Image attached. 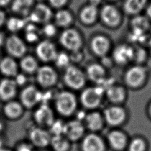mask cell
I'll list each match as a JSON object with an SVG mask.
<instances>
[{"instance_id":"5bb4252c","label":"cell","mask_w":151,"mask_h":151,"mask_svg":"<svg viewBox=\"0 0 151 151\" xmlns=\"http://www.w3.org/2000/svg\"><path fill=\"white\" fill-rule=\"evenodd\" d=\"M28 15L32 23L45 24L49 22L53 13L50 6L44 3H38L34 5Z\"/></svg>"},{"instance_id":"d6986e66","label":"cell","mask_w":151,"mask_h":151,"mask_svg":"<svg viewBox=\"0 0 151 151\" xmlns=\"http://www.w3.org/2000/svg\"><path fill=\"white\" fill-rule=\"evenodd\" d=\"M81 149L82 151H106V144L99 135L92 132L82 138Z\"/></svg>"},{"instance_id":"836d02e7","label":"cell","mask_w":151,"mask_h":151,"mask_svg":"<svg viewBox=\"0 0 151 151\" xmlns=\"http://www.w3.org/2000/svg\"><path fill=\"white\" fill-rule=\"evenodd\" d=\"M146 142L142 137H134L129 141L127 145L128 151H145Z\"/></svg>"},{"instance_id":"8fae6325","label":"cell","mask_w":151,"mask_h":151,"mask_svg":"<svg viewBox=\"0 0 151 151\" xmlns=\"http://www.w3.org/2000/svg\"><path fill=\"white\" fill-rule=\"evenodd\" d=\"M35 122L41 127H50L55 120L54 113L51 107L45 103L38 106L33 114Z\"/></svg>"},{"instance_id":"7dc6e473","label":"cell","mask_w":151,"mask_h":151,"mask_svg":"<svg viewBox=\"0 0 151 151\" xmlns=\"http://www.w3.org/2000/svg\"><path fill=\"white\" fill-rule=\"evenodd\" d=\"M101 1V0H89L88 4L98 7V6L100 4Z\"/></svg>"},{"instance_id":"484cf974","label":"cell","mask_w":151,"mask_h":151,"mask_svg":"<svg viewBox=\"0 0 151 151\" xmlns=\"http://www.w3.org/2000/svg\"><path fill=\"white\" fill-rule=\"evenodd\" d=\"M86 73L87 77L97 84L103 83L106 80V70L101 64L92 63L90 64L87 68Z\"/></svg>"},{"instance_id":"7bdbcfd3","label":"cell","mask_w":151,"mask_h":151,"mask_svg":"<svg viewBox=\"0 0 151 151\" xmlns=\"http://www.w3.org/2000/svg\"><path fill=\"white\" fill-rule=\"evenodd\" d=\"M15 81L16 82V83L17 84V85H21V84H23L25 81V78L24 76H23L21 74H18L15 77Z\"/></svg>"},{"instance_id":"f35d334b","label":"cell","mask_w":151,"mask_h":151,"mask_svg":"<svg viewBox=\"0 0 151 151\" xmlns=\"http://www.w3.org/2000/svg\"><path fill=\"white\" fill-rule=\"evenodd\" d=\"M64 126V123H62L59 122H56L55 120L54 122L52 123V124L50 127L51 129L52 135L63 134Z\"/></svg>"},{"instance_id":"681fc988","label":"cell","mask_w":151,"mask_h":151,"mask_svg":"<svg viewBox=\"0 0 151 151\" xmlns=\"http://www.w3.org/2000/svg\"><path fill=\"white\" fill-rule=\"evenodd\" d=\"M147 111H148V114L149 117L151 119V101L150 102L149 106H148V109H147Z\"/></svg>"},{"instance_id":"9c48e42d","label":"cell","mask_w":151,"mask_h":151,"mask_svg":"<svg viewBox=\"0 0 151 151\" xmlns=\"http://www.w3.org/2000/svg\"><path fill=\"white\" fill-rule=\"evenodd\" d=\"M35 74L38 84L43 88L52 87L57 83V73L50 65H44L39 67Z\"/></svg>"},{"instance_id":"5b68a950","label":"cell","mask_w":151,"mask_h":151,"mask_svg":"<svg viewBox=\"0 0 151 151\" xmlns=\"http://www.w3.org/2000/svg\"><path fill=\"white\" fill-rule=\"evenodd\" d=\"M63 80L64 83L70 88L80 90L86 82V76L77 67L70 65L65 68Z\"/></svg>"},{"instance_id":"6da1fadb","label":"cell","mask_w":151,"mask_h":151,"mask_svg":"<svg viewBox=\"0 0 151 151\" xmlns=\"http://www.w3.org/2000/svg\"><path fill=\"white\" fill-rule=\"evenodd\" d=\"M54 105L56 111L61 116L68 117L72 115L77 107V99L70 91H61L55 97Z\"/></svg>"},{"instance_id":"74e56055","label":"cell","mask_w":151,"mask_h":151,"mask_svg":"<svg viewBox=\"0 0 151 151\" xmlns=\"http://www.w3.org/2000/svg\"><path fill=\"white\" fill-rule=\"evenodd\" d=\"M42 32L43 34L48 37H51L56 34L57 32V28L56 25L54 24L47 22L44 24L42 29Z\"/></svg>"},{"instance_id":"4dcf8cb0","label":"cell","mask_w":151,"mask_h":151,"mask_svg":"<svg viewBox=\"0 0 151 151\" xmlns=\"http://www.w3.org/2000/svg\"><path fill=\"white\" fill-rule=\"evenodd\" d=\"M70 141L63 134L52 135L50 145L54 151H68Z\"/></svg>"},{"instance_id":"603a6c76","label":"cell","mask_w":151,"mask_h":151,"mask_svg":"<svg viewBox=\"0 0 151 151\" xmlns=\"http://www.w3.org/2000/svg\"><path fill=\"white\" fill-rule=\"evenodd\" d=\"M149 4V0H124L122 11L131 17L141 14Z\"/></svg>"},{"instance_id":"4316f807","label":"cell","mask_w":151,"mask_h":151,"mask_svg":"<svg viewBox=\"0 0 151 151\" xmlns=\"http://www.w3.org/2000/svg\"><path fill=\"white\" fill-rule=\"evenodd\" d=\"M24 108L19 101L11 100L6 102L3 107V112L8 119L16 120L22 115Z\"/></svg>"},{"instance_id":"d590c367","label":"cell","mask_w":151,"mask_h":151,"mask_svg":"<svg viewBox=\"0 0 151 151\" xmlns=\"http://www.w3.org/2000/svg\"><path fill=\"white\" fill-rule=\"evenodd\" d=\"M25 39L29 42H34L38 39V29L35 24H28L25 26Z\"/></svg>"},{"instance_id":"cb8c5ba5","label":"cell","mask_w":151,"mask_h":151,"mask_svg":"<svg viewBox=\"0 0 151 151\" xmlns=\"http://www.w3.org/2000/svg\"><path fill=\"white\" fill-rule=\"evenodd\" d=\"M19 65L11 56L2 57L0 60V73L7 78L15 77L18 74Z\"/></svg>"},{"instance_id":"e575fe53","label":"cell","mask_w":151,"mask_h":151,"mask_svg":"<svg viewBox=\"0 0 151 151\" xmlns=\"http://www.w3.org/2000/svg\"><path fill=\"white\" fill-rule=\"evenodd\" d=\"M54 61L58 67L61 68H65L68 65H70L71 60L68 54L64 52H61L57 53Z\"/></svg>"},{"instance_id":"b9f144b4","label":"cell","mask_w":151,"mask_h":151,"mask_svg":"<svg viewBox=\"0 0 151 151\" xmlns=\"http://www.w3.org/2000/svg\"><path fill=\"white\" fill-rule=\"evenodd\" d=\"M83 53L80 51V50L71 51V54L70 55V60L74 62H79L83 58Z\"/></svg>"},{"instance_id":"52a82bcc","label":"cell","mask_w":151,"mask_h":151,"mask_svg":"<svg viewBox=\"0 0 151 151\" xmlns=\"http://www.w3.org/2000/svg\"><path fill=\"white\" fill-rule=\"evenodd\" d=\"M103 115L105 123L111 126L117 127L126 122L127 113L120 104H113L105 109Z\"/></svg>"},{"instance_id":"f6af8a7d","label":"cell","mask_w":151,"mask_h":151,"mask_svg":"<svg viewBox=\"0 0 151 151\" xmlns=\"http://www.w3.org/2000/svg\"><path fill=\"white\" fill-rule=\"evenodd\" d=\"M145 11L146 17L151 21V2H149Z\"/></svg>"},{"instance_id":"2e32d148","label":"cell","mask_w":151,"mask_h":151,"mask_svg":"<svg viewBox=\"0 0 151 151\" xmlns=\"http://www.w3.org/2000/svg\"><path fill=\"white\" fill-rule=\"evenodd\" d=\"M28 136L30 143L38 148H44L50 145L52 136L50 132L40 126L31 128Z\"/></svg>"},{"instance_id":"ba28073f","label":"cell","mask_w":151,"mask_h":151,"mask_svg":"<svg viewBox=\"0 0 151 151\" xmlns=\"http://www.w3.org/2000/svg\"><path fill=\"white\" fill-rule=\"evenodd\" d=\"M129 26L133 40L138 41L142 36L147 34L150 29L151 21L146 15L141 14L132 17Z\"/></svg>"},{"instance_id":"1f68e13d","label":"cell","mask_w":151,"mask_h":151,"mask_svg":"<svg viewBox=\"0 0 151 151\" xmlns=\"http://www.w3.org/2000/svg\"><path fill=\"white\" fill-rule=\"evenodd\" d=\"M19 66L24 73L28 74L35 73L40 67L37 59L29 55H25L21 58Z\"/></svg>"},{"instance_id":"83f0119b","label":"cell","mask_w":151,"mask_h":151,"mask_svg":"<svg viewBox=\"0 0 151 151\" xmlns=\"http://www.w3.org/2000/svg\"><path fill=\"white\" fill-rule=\"evenodd\" d=\"M99 12L97 6L88 4L83 7L80 12L79 17L85 25H92L97 20Z\"/></svg>"},{"instance_id":"9f6ffc18","label":"cell","mask_w":151,"mask_h":151,"mask_svg":"<svg viewBox=\"0 0 151 151\" xmlns=\"http://www.w3.org/2000/svg\"><path fill=\"white\" fill-rule=\"evenodd\" d=\"M150 48H151V45H150Z\"/></svg>"},{"instance_id":"bcb514c9","label":"cell","mask_w":151,"mask_h":151,"mask_svg":"<svg viewBox=\"0 0 151 151\" xmlns=\"http://www.w3.org/2000/svg\"><path fill=\"white\" fill-rule=\"evenodd\" d=\"M12 0H0V6H5L11 3Z\"/></svg>"},{"instance_id":"30bf717a","label":"cell","mask_w":151,"mask_h":151,"mask_svg":"<svg viewBox=\"0 0 151 151\" xmlns=\"http://www.w3.org/2000/svg\"><path fill=\"white\" fill-rule=\"evenodd\" d=\"M5 46L9 56L14 58H22L27 52L25 42L15 34H12L6 38L5 41Z\"/></svg>"},{"instance_id":"ee69618b","label":"cell","mask_w":151,"mask_h":151,"mask_svg":"<svg viewBox=\"0 0 151 151\" xmlns=\"http://www.w3.org/2000/svg\"><path fill=\"white\" fill-rule=\"evenodd\" d=\"M6 21V14L3 11L0 9V27L2 26Z\"/></svg>"},{"instance_id":"8d00e7d4","label":"cell","mask_w":151,"mask_h":151,"mask_svg":"<svg viewBox=\"0 0 151 151\" xmlns=\"http://www.w3.org/2000/svg\"><path fill=\"white\" fill-rule=\"evenodd\" d=\"M147 53L145 48L143 47H140L139 48H134V57L133 61H134L136 64L142 65L143 63L147 59Z\"/></svg>"},{"instance_id":"11a10c76","label":"cell","mask_w":151,"mask_h":151,"mask_svg":"<svg viewBox=\"0 0 151 151\" xmlns=\"http://www.w3.org/2000/svg\"><path fill=\"white\" fill-rule=\"evenodd\" d=\"M41 151H48V150H41Z\"/></svg>"},{"instance_id":"d4e9b609","label":"cell","mask_w":151,"mask_h":151,"mask_svg":"<svg viewBox=\"0 0 151 151\" xmlns=\"http://www.w3.org/2000/svg\"><path fill=\"white\" fill-rule=\"evenodd\" d=\"M86 127L93 133L103 129L105 123L103 115L97 111H92L85 116Z\"/></svg>"},{"instance_id":"f907efd6","label":"cell","mask_w":151,"mask_h":151,"mask_svg":"<svg viewBox=\"0 0 151 151\" xmlns=\"http://www.w3.org/2000/svg\"><path fill=\"white\" fill-rule=\"evenodd\" d=\"M0 151H12V150H11L9 149H8V148H6V147H1L0 148Z\"/></svg>"},{"instance_id":"c3c4849f","label":"cell","mask_w":151,"mask_h":151,"mask_svg":"<svg viewBox=\"0 0 151 151\" xmlns=\"http://www.w3.org/2000/svg\"><path fill=\"white\" fill-rule=\"evenodd\" d=\"M4 42V35L2 33L0 32V47L3 44Z\"/></svg>"},{"instance_id":"60d3db41","label":"cell","mask_w":151,"mask_h":151,"mask_svg":"<svg viewBox=\"0 0 151 151\" xmlns=\"http://www.w3.org/2000/svg\"><path fill=\"white\" fill-rule=\"evenodd\" d=\"M50 5L55 8H63L68 2V0H48Z\"/></svg>"},{"instance_id":"44dd1931","label":"cell","mask_w":151,"mask_h":151,"mask_svg":"<svg viewBox=\"0 0 151 151\" xmlns=\"http://www.w3.org/2000/svg\"><path fill=\"white\" fill-rule=\"evenodd\" d=\"M18 85L14 79L4 78L0 81V100L8 101L15 97L17 93Z\"/></svg>"},{"instance_id":"db71d44e","label":"cell","mask_w":151,"mask_h":151,"mask_svg":"<svg viewBox=\"0 0 151 151\" xmlns=\"http://www.w3.org/2000/svg\"><path fill=\"white\" fill-rule=\"evenodd\" d=\"M109 1H117L118 0H109Z\"/></svg>"},{"instance_id":"816d5d0a","label":"cell","mask_w":151,"mask_h":151,"mask_svg":"<svg viewBox=\"0 0 151 151\" xmlns=\"http://www.w3.org/2000/svg\"><path fill=\"white\" fill-rule=\"evenodd\" d=\"M2 51L1 50V47H0V60L2 59Z\"/></svg>"},{"instance_id":"f546056e","label":"cell","mask_w":151,"mask_h":151,"mask_svg":"<svg viewBox=\"0 0 151 151\" xmlns=\"http://www.w3.org/2000/svg\"><path fill=\"white\" fill-rule=\"evenodd\" d=\"M34 0H12L11 10L19 15H28L34 6Z\"/></svg>"},{"instance_id":"ffe728a7","label":"cell","mask_w":151,"mask_h":151,"mask_svg":"<svg viewBox=\"0 0 151 151\" xmlns=\"http://www.w3.org/2000/svg\"><path fill=\"white\" fill-rule=\"evenodd\" d=\"M107 140L109 146L117 151H120L125 149L129 143L127 134L119 129L110 131L107 134Z\"/></svg>"},{"instance_id":"7402d4cb","label":"cell","mask_w":151,"mask_h":151,"mask_svg":"<svg viewBox=\"0 0 151 151\" xmlns=\"http://www.w3.org/2000/svg\"><path fill=\"white\" fill-rule=\"evenodd\" d=\"M107 99L113 104H120L125 101L127 93L124 86L117 84H111L105 90Z\"/></svg>"},{"instance_id":"ab89813d","label":"cell","mask_w":151,"mask_h":151,"mask_svg":"<svg viewBox=\"0 0 151 151\" xmlns=\"http://www.w3.org/2000/svg\"><path fill=\"white\" fill-rule=\"evenodd\" d=\"M16 151H35L34 146L31 143H21L19 144L17 148Z\"/></svg>"},{"instance_id":"7c38bea8","label":"cell","mask_w":151,"mask_h":151,"mask_svg":"<svg viewBox=\"0 0 151 151\" xmlns=\"http://www.w3.org/2000/svg\"><path fill=\"white\" fill-rule=\"evenodd\" d=\"M42 97L41 92L35 86L29 85L24 88L21 91L19 102L24 107L31 109L41 101Z\"/></svg>"},{"instance_id":"f1b7e54d","label":"cell","mask_w":151,"mask_h":151,"mask_svg":"<svg viewBox=\"0 0 151 151\" xmlns=\"http://www.w3.org/2000/svg\"><path fill=\"white\" fill-rule=\"evenodd\" d=\"M55 25L62 28H69L73 22V16L71 12L64 8L58 9L54 15Z\"/></svg>"},{"instance_id":"d6a6232c","label":"cell","mask_w":151,"mask_h":151,"mask_svg":"<svg viewBox=\"0 0 151 151\" xmlns=\"http://www.w3.org/2000/svg\"><path fill=\"white\" fill-rule=\"evenodd\" d=\"M6 27L11 32H17L25 27L26 24L24 20L18 17H12L6 19Z\"/></svg>"},{"instance_id":"277c9868","label":"cell","mask_w":151,"mask_h":151,"mask_svg":"<svg viewBox=\"0 0 151 151\" xmlns=\"http://www.w3.org/2000/svg\"><path fill=\"white\" fill-rule=\"evenodd\" d=\"M99 15L104 25L114 28L121 25L123 21V12L114 5L109 4L101 8Z\"/></svg>"},{"instance_id":"f5cc1de1","label":"cell","mask_w":151,"mask_h":151,"mask_svg":"<svg viewBox=\"0 0 151 151\" xmlns=\"http://www.w3.org/2000/svg\"><path fill=\"white\" fill-rule=\"evenodd\" d=\"M2 129H3V125H2V124L0 122V132L2 130Z\"/></svg>"},{"instance_id":"9a60e30c","label":"cell","mask_w":151,"mask_h":151,"mask_svg":"<svg viewBox=\"0 0 151 151\" xmlns=\"http://www.w3.org/2000/svg\"><path fill=\"white\" fill-rule=\"evenodd\" d=\"M37 57L42 61L48 63L54 61L58 51L54 44L48 40H42L35 47Z\"/></svg>"},{"instance_id":"4fadbf2b","label":"cell","mask_w":151,"mask_h":151,"mask_svg":"<svg viewBox=\"0 0 151 151\" xmlns=\"http://www.w3.org/2000/svg\"><path fill=\"white\" fill-rule=\"evenodd\" d=\"M134 48L127 44L117 45L112 52V59L115 63L124 65L133 61Z\"/></svg>"},{"instance_id":"3957f363","label":"cell","mask_w":151,"mask_h":151,"mask_svg":"<svg viewBox=\"0 0 151 151\" xmlns=\"http://www.w3.org/2000/svg\"><path fill=\"white\" fill-rule=\"evenodd\" d=\"M103 93L104 89L100 86L86 88L80 94V102L83 106L87 109H95L101 103Z\"/></svg>"},{"instance_id":"8992f818","label":"cell","mask_w":151,"mask_h":151,"mask_svg":"<svg viewBox=\"0 0 151 151\" xmlns=\"http://www.w3.org/2000/svg\"><path fill=\"white\" fill-rule=\"evenodd\" d=\"M60 44L65 49L71 51L81 50L83 38L80 32L73 28H65L59 37Z\"/></svg>"},{"instance_id":"7a4b0ae2","label":"cell","mask_w":151,"mask_h":151,"mask_svg":"<svg viewBox=\"0 0 151 151\" xmlns=\"http://www.w3.org/2000/svg\"><path fill=\"white\" fill-rule=\"evenodd\" d=\"M147 79V71L143 65L135 64L127 69L124 76L126 85L133 89L143 87Z\"/></svg>"},{"instance_id":"e0dca14e","label":"cell","mask_w":151,"mask_h":151,"mask_svg":"<svg viewBox=\"0 0 151 151\" xmlns=\"http://www.w3.org/2000/svg\"><path fill=\"white\" fill-rule=\"evenodd\" d=\"M85 127L78 119L70 120L64 123L63 134L70 142H76L84 137Z\"/></svg>"},{"instance_id":"ac0fdd59","label":"cell","mask_w":151,"mask_h":151,"mask_svg":"<svg viewBox=\"0 0 151 151\" xmlns=\"http://www.w3.org/2000/svg\"><path fill=\"white\" fill-rule=\"evenodd\" d=\"M90 47L93 52L97 56L106 57L111 48V41L106 35L98 34L93 37L90 42Z\"/></svg>"}]
</instances>
